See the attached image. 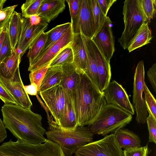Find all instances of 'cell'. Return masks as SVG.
I'll return each instance as SVG.
<instances>
[{
    "label": "cell",
    "mask_w": 156,
    "mask_h": 156,
    "mask_svg": "<svg viewBox=\"0 0 156 156\" xmlns=\"http://www.w3.org/2000/svg\"><path fill=\"white\" fill-rule=\"evenodd\" d=\"M1 110L5 126L17 140L34 144L46 141L41 115L11 103L4 104Z\"/></svg>",
    "instance_id": "cell-1"
},
{
    "label": "cell",
    "mask_w": 156,
    "mask_h": 156,
    "mask_svg": "<svg viewBox=\"0 0 156 156\" xmlns=\"http://www.w3.org/2000/svg\"><path fill=\"white\" fill-rule=\"evenodd\" d=\"M72 95L78 126L89 125L106 104L101 92L84 74Z\"/></svg>",
    "instance_id": "cell-2"
},
{
    "label": "cell",
    "mask_w": 156,
    "mask_h": 156,
    "mask_svg": "<svg viewBox=\"0 0 156 156\" xmlns=\"http://www.w3.org/2000/svg\"><path fill=\"white\" fill-rule=\"evenodd\" d=\"M48 120L46 136L60 147L65 156H72L81 147L93 141L94 134L88 127L78 126L75 129L66 130L50 117H48Z\"/></svg>",
    "instance_id": "cell-3"
},
{
    "label": "cell",
    "mask_w": 156,
    "mask_h": 156,
    "mask_svg": "<svg viewBox=\"0 0 156 156\" xmlns=\"http://www.w3.org/2000/svg\"><path fill=\"white\" fill-rule=\"evenodd\" d=\"M132 119L130 114L114 105L106 104L88 127L94 134L105 136L124 128Z\"/></svg>",
    "instance_id": "cell-4"
},
{
    "label": "cell",
    "mask_w": 156,
    "mask_h": 156,
    "mask_svg": "<svg viewBox=\"0 0 156 156\" xmlns=\"http://www.w3.org/2000/svg\"><path fill=\"white\" fill-rule=\"evenodd\" d=\"M0 154L5 156H65L60 147L47 139L39 144H31L11 139L0 146Z\"/></svg>",
    "instance_id": "cell-5"
},
{
    "label": "cell",
    "mask_w": 156,
    "mask_h": 156,
    "mask_svg": "<svg viewBox=\"0 0 156 156\" xmlns=\"http://www.w3.org/2000/svg\"><path fill=\"white\" fill-rule=\"evenodd\" d=\"M122 14L124 29L118 41L126 50L129 46L142 25L147 22L137 0H126L124 2Z\"/></svg>",
    "instance_id": "cell-6"
},
{
    "label": "cell",
    "mask_w": 156,
    "mask_h": 156,
    "mask_svg": "<svg viewBox=\"0 0 156 156\" xmlns=\"http://www.w3.org/2000/svg\"><path fill=\"white\" fill-rule=\"evenodd\" d=\"M75 156H123V150L116 140L115 133L81 147Z\"/></svg>",
    "instance_id": "cell-7"
},
{
    "label": "cell",
    "mask_w": 156,
    "mask_h": 156,
    "mask_svg": "<svg viewBox=\"0 0 156 156\" xmlns=\"http://www.w3.org/2000/svg\"><path fill=\"white\" fill-rule=\"evenodd\" d=\"M144 73V62L141 60L138 63L135 70L133 92L132 105L136 113V120L140 124L145 123L148 116L144 99L143 96L145 83Z\"/></svg>",
    "instance_id": "cell-8"
},
{
    "label": "cell",
    "mask_w": 156,
    "mask_h": 156,
    "mask_svg": "<svg viewBox=\"0 0 156 156\" xmlns=\"http://www.w3.org/2000/svg\"><path fill=\"white\" fill-rule=\"evenodd\" d=\"M39 93L57 124L66 104V92L62 86L58 85Z\"/></svg>",
    "instance_id": "cell-9"
},
{
    "label": "cell",
    "mask_w": 156,
    "mask_h": 156,
    "mask_svg": "<svg viewBox=\"0 0 156 156\" xmlns=\"http://www.w3.org/2000/svg\"><path fill=\"white\" fill-rule=\"evenodd\" d=\"M0 83L12 96L16 104L24 108L30 109L32 103L25 90L19 68L17 69L11 79L5 78L0 75Z\"/></svg>",
    "instance_id": "cell-10"
},
{
    "label": "cell",
    "mask_w": 156,
    "mask_h": 156,
    "mask_svg": "<svg viewBox=\"0 0 156 156\" xmlns=\"http://www.w3.org/2000/svg\"><path fill=\"white\" fill-rule=\"evenodd\" d=\"M103 94L106 104L114 105L132 115L134 114L135 109L126 91L115 80L109 83Z\"/></svg>",
    "instance_id": "cell-11"
},
{
    "label": "cell",
    "mask_w": 156,
    "mask_h": 156,
    "mask_svg": "<svg viewBox=\"0 0 156 156\" xmlns=\"http://www.w3.org/2000/svg\"><path fill=\"white\" fill-rule=\"evenodd\" d=\"M71 23L73 34L81 33L92 39L95 34V30L88 0H81L79 12Z\"/></svg>",
    "instance_id": "cell-12"
},
{
    "label": "cell",
    "mask_w": 156,
    "mask_h": 156,
    "mask_svg": "<svg viewBox=\"0 0 156 156\" xmlns=\"http://www.w3.org/2000/svg\"><path fill=\"white\" fill-rule=\"evenodd\" d=\"M112 21L108 16L92 41L106 59L110 60L115 51V41L111 24Z\"/></svg>",
    "instance_id": "cell-13"
},
{
    "label": "cell",
    "mask_w": 156,
    "mask_h": 156,
    "mask_svg": "<svg viewBox=\"0 0 156 156\" xmlns=\"http://www.w3.org/2000/svg\"><path fill=\"white\" fill-rule=\"evenodd\" d=\"M72 27L58 41L52 45L29 66L28 71L31 72L47 65L63 48L70 45L73 39Z\"/></svg>",
    "instance_id": "cell-14"
},
{
    "label": "cell",
    "mask_w": 156,
    "mask_h": 156,
    "mask_svg": "<svg viewBox=\"0 0 156 156\" xmlns=\"http://www.w3.org/2000/svg\"><path fill=\"white\" fill-rule=\"evenodd\" d=\"M48 26V23L43 21L39 24L32 25L29 18H23L21 34L16 48L21 51V58L30 45Z\"/></svg>",
    "instance_id": "cell-15"
},
{
    "label": "cell",
    "mask_w": 156,
    "mask_h": 156,
    "mask_svg": "<svg viewBox=\"0 0 156 156\" xmlns=\"http://www.w3.org/2000/svg\"><path fill=\"white\" fill-rule=\"evenodd\" d=\"M89 41L97 68L100 90L103 93L110 82L111 79L110 63L106 59L92 40L89 38Z\"/></svg>",
    "instance_id": "cell-16"
},
{
    "label": "cell",
    "mask_w": 156,
    "mask_h": 156,
    "mask_svg": "<svg viewBox=\"0 0 156 156\" xmlns=\"http://www.w3.org/2000/svg\"><path fill=\"white\" fill-rule=\"evenodd\" d=\"M69 46L73 53V64L78 73L84 74L87 67V58L81 33L73 34V41Z\"/></svg>",
    "instance_id": "cell-17"
},
{
    "label": "cell",
    "mask_w": 156,
    "mask_h": 156,
    "mask_svg": "<svg viewBox=\"0 0 156 156\" xmlns=\"http://www.w3.org/2000/svg\"><path fill=\"white\" fill-rule=\"evenodd\" d=\"M62 80L60 84L65 92L72 95L80 81L81 74L78 73L73 63L61 66Z\"/></svg>",
    "instance_id": "cell-18"
},
{
    "label": "cell",
    "mask_w": 156,
    "mask_h": 156,
    "mask_svg": "<svg viewBox=\"0 0 156 156\" xmlns=\"http://www.w3.org/2000/svg\"><path fill=\"white\" fill-rule=\"evenodd\" d=\"M64 0H44L39 9L38 15L42 20L50 23L65 9Z\"/></svg>",
    "instance_id": "cell-19"
},
{
    "label": "cell",
    "mask_w": 156,
    "mask_h": 156,
    "mask_svg": "<svg viewBox=\"0 0 156 156\" xmlns=\"http://www.w3.org/2000/svg\"><path fill=\"white\" fill-rule=\"evenodd\" d=\"M66 94V104L58 122L57 124L63 130H72L75 129L78 127L77 122L73 107L72 95Z\"/></svg>",
    "instance_id": "cell-20"
},
{
    "label": "cell",
    "mask_w": 156,
    "mask_h": 156,
    "mask_svg": "<svg viewBox=\"0 0 156 156\" xmlns=\"http://www.w3.org/2000/svg\"><path fill=\"white\" fill-rule=\"evenodd\" d=\"M82 35L86 48L87 58V67L84 74L100 90V82L97 68L90 44L89 38L82 34Z\"/></svg>",
    "instance_id": "cell-21"
},
{
    "label": "cell",
    "mask_w": 156,
    "mask_h": 156,
    "mask_svg": "<svg viewBox=\"0 0 156 156\" xmlns=\"http://www.w3.org/2000/svg\"><path fill=\"white\" fill-rule=\"evenodd\" d=\"M114 133L116 140L122 149H129L141 146V140L138 136L128 129H121Z\"/></svg>",
    "instance_id": "cell-22"
},
{
    "label": "cell",
    "mask_w": 156,
    "mask_h": 156,
    "mask_svg": "<svg viewBox=\"0 0 156 156\" xmlns=\"http://www.w3.org/2000/svg\"><path fill=\"white\" fill-rule=\"evenodd\" d=\"M23 17L20 13L14 11L10 17L8 25V32L11 48H16L21 31Z\"/></svg>",
    "instance_id": "cell-23"
},
{
    "label": "cell",
    "mask_w": 156,
    "mask_h": 156,
    "mask_svg": "<svg viewBox=\"0 0 156 156\" xmlns=\"http://www.w3.org/2000/svg\"><path fill=\"white\" fill-rule=\"evenodd\" d=\"M21 58L12 48L9 57L5 59L0 65V75L8 79L12 78L17 69L19 68Z\"/></svg>",
    "instance_id": "cell-24"
},
{
    "label": "cell",
    "mask_w": 156,
    "mask_h": 156,
    "mask_svg": "<svg viewBox=\"0 0 156 156\" xmlns=\"http://www.w3.org/2000/svg\"><path fill=\"white\" fill-rule=\"evenodd\" d=\"M148 23H144L138 30L127 48L129 52L151 43L153 37Z\"/></svg>",
    "instance_id": "cell-25"
},
{
    "label": "cell",
    "mask_w": 156,
    "mask_h": 156,
    "mask_svg": "<svg viewBox=\"0 0 156 156\" xmlns=\"http://www.w3.org/2000/svg\"><path fill=\"white\" fill-rule=\"evenodd\" d=\"M61 66L49 67L41 83L38 92L59 85L61 81Z\"/></svg>",
    "instance_id": "cell-26"
},
{
    "label": "cell",
    "mask_w": 156,
    "mask_h": 156,
    "mask_svg": "<svg viewBox=\"0 0 156 156\" xmlns=\"http://www.w3.org/2000/svg\"><path fill=\"white\" fill-rule=\"evenodd\" d=\"M71 27V23L68 22L58 25L46 32L47 39L45 43L42 51L37 58L43 54L52 45L59 40L69 30Z\"/></svg>",
    "instance_id": "cell-27"
},
{
    "label": "cell",
    "mask_w": 156,
    "mask_h": 156,
    "mask_svg": "<svg viewBox=\"0 0 156 156\" xmlns=\"http://www.w3.org/2000/svg\"><path fill=\"white\" fill-rule=\"evenodd\" d=\"M46 39V33L44 31L30 46L27 54L29 60V66L33 64L39 55L44 48Z\"/></svg>",
    "instance_id": "cell-28"
},
{
    "label": "cell",
    "mask_w": 156,
    "mask_h": 156,
    "mask_svg": "<svg viewBox=\"0 0 156 156\" xmlns=\"http://www.w3.org/2000/svg\"><path fill=\"white\" fill-rule=\"evenodd\" d=\"M88 1L94 25L95 35L103 24L107 16H105L101 11L97 0Z\"/></svg>",
    "instance_id": "cell-29"
},
{
    "label": "cell",
    "mask_w": 156,
    "mask_h": 156,
    "mask_svg": "<svg viewBox=\"0 0 156 156\" xmlns=\"http://www.w3.org/2000/svg\"><path fill=\"white\" fill-rule=\"evenodd\" d=\"M73 51L69 45L57 54L49 63V67L61 66L65 64L73 63Z\"/></svg>",
    "instance_id": "cell-30"
},
{
    "label": "cell",
    "mask_w": 156,
    "mask_h": 156,
    "mask_svg": "<svg viewBox=\"0 0 156 156\" xmlns=\"http://www.w3.org/2000/svg\"><path fill=\"white\" fill-rule=\"evenodd\" d=\"M44 0H26L21 6L23 17L29 18L32 16L38 15L40 7Z\"/></svg>",
    "instance_id": "cell-31"
},
{
    "label": "cell",
    "mask_w": 156,
    "mask_h": 156,
    "mask_svg": "<svg viewBox=\"0 0 156 156\" xmlns=\"http://www.w3.org/2000/svg\"><path fill=\"white\" fill-rule=\"evenodd\" d=\"M141 11L147 22L154 17L156 11L155 0H137Z\"/></svg>",
    "instance_id": "cell-32"
},
{
    "label": "cell",
    "mask_w": 156,
    "mask_h": 156,
    "mask_svg": "<svg viewBox=\"0 0 156 156\" xmlns=\"http://www.w3.org/2000/svg\"><path fill=\"white\" fill-rule=\"evenodd\" d=\"M144 101L147 112L156 119V100L145 83L144 87Z\"/></svg>",
    "instance_id": "cell-33"
},
{
    "label": "cell",
    "mask_w": 156,
    "mask_h": 156,
    "mask_svg": "<svg viewBox=\"0 0 156 156\" xmlns=\"http://www.w3.org/2000/svg\"><path fill=\"white\" fill-rule=\"evenodd\" d=\"M48 68L49 65H47L30 72L29 74L30 83H34L36 85L37 88L38 92Z\"/></svg>",
    "instance_id": "cell-34"
},
{
    "label": "cell",
    "mask_w": 156,
    "mask_h": 156,
    "mask_svg": "<svg viewBox=\"0 0 156 156\" xmlns=\"http://www.w3.org/2000/svg\"><path fill=\"white\" fill-rule=\"evenodd\" d=\"M12 48L8 32V29L6 33L0 51V65L10 55Z\"/></svg>",
    "instance_id": "cell-35"
},
{
    "label": "cell",
    "mask_w": 156,
    "mask_h": 156,
    "mask_svg": "<svg viewBox=\"0 0 156 156\" xmlns=\"http://www.w3.org/2000/svg\"><path fill=\"white\" fill-rule=\"evenodd\" d=\"M149 150L147 145L143 147L124 150L123 156H148Z\"/></svg>",
    "instance_id": "cell-36"
},
{
    "label": "cell",
    "mask_w": 156,
    "mask_h": 156,
    "mask_svg": "<svg viewBox=\"0 0 156 156\" xmlns=\"http://www.w3.org/2000/svg\"><path fill=\"white\" fill-rule=\"evenodd\" d=\"M149 133V142L156 144V119L149 115L146 119Z\"/></svg>",
    "instance_id": "cell-37"
},
{
    "label": "cell",
    "mask_w": 156,
    "mask_h": 156,
    "mask_svg": "<svg viewBox=\"0 0 156 156\" xmlns=\"http://www.w3.org/2000/svg\"><path fill=\"white\" fill-rule=\"evenodd\" d=\"M70 11L71 21L78 15L80 9L81 0H66Z\"/></svg>",
    "instance_id": "cell-38"
},
{
    "label": "cell",
    "mask_w": 156,
    "mask_h": 156,
    "mask_svg": "<svg viewBox=\"0 0 156 156\" xmlns=\"http://www.w3.org/2000/svg\"><path fill=\"white\" fill-rule=\"evenodd\" d=\"M0 99L5 104H16L12 96L0 83Z\"/></svg>",
    "instance_id": "cell-39"
},
{
    "label": "cell",
    "mask_w": 156,
    "mask_h": 156,
    "mask_svg": "<svg viewBox=\"0 0 156 156\" xmlns=\"http://www.w3.org/2000/svg\"><path fill=\"white\" fill-rule=\"evenodd\" d=\"M17 5H14L3 8L0 10V21L5 20L10 18Z\"/></svg>",
    "instance_id": "cell-40"
},
{
    "label": "cell",
    "mask_w": 156,
    "mask_h": 156,
    "mask_svg": "<svg viewBox=\"0 0 156 156\" xmlns=\"http://www.w3.org/2000/svg\"><path fill=\"white\" fill-rule=\"evenodd\" d=\"M147 77L152 87L156 93V63H154L147 72Z\"/></svg>",
    "instance_id": "cell-41"
},
{
    "label": "cell",
    "mask_w": 156,
    "mask_h": 156,
    "mask_svg": "<svg viewBox=\"0 0 156 156\" xmlns=\"http://www.w3.org/2000/svg\"><path fill=\"white\" fill-rule=\"evenodd\" d=\"M99 6L105 16H107L108 11L111 6L116 0H97Z\"/></svg>",
    "instance_id": "cell-42"
},
{
    "label": "cell",
    "mask_w": 156,
    "mask_h": 156,
    "mask_svg": "<svg viewBox=\"0 0 156 156\" xmlns=\"http://www.w3.org/2000/svg\"><path fill=\"white\" fill-rule=\"evenodd\" d=\"M25 90L28 94L31 95H36L38 92V89L37 86L34 83H30V84L24 86Z\"/></svg>",
    "instance_id": "cell-43"
},
{
    "label": "cell",
    "mask_w": 156,
    "mask_h": 156,
    "mask_svg": "<svg viewBox=\"0 0 156 156\" xmlns=\"http://www.w3.org/2000/svg\"><path fill=\"white\" fill-rule=\"evenodd\" d=\"M6 128L3 121L0 118V143L2 142L7 136Z\"/></svg>",
    "instance_id": "cell-44"
},
{
    "label": "cell",
    "mask_w": 156,
    "mask_h": 156,
    "mask_svg": "<svg viewBox=\"0 0 156 156\" xmlns=\"http://www.w3.org/2000/svg\"><path fill=\"white\" fill-rule=\"evenodd\" d=\"M29 18L31 23L33 25L39 24L42 21L41 17L38 15L32 16Z\"/></svg>",
    "instance_id": "cell-45"
},
{
    "label": "cell",
    "mask_w": 156,
    "mask_h": 156,
    "mask_svg": "<svg viewBox=\"0 0 156 156\" xmlns=\"http://www.w3.org/2000/svg\"><path fill=\"white\" fill-rule=\"evenodd\" d=\"M8 25L3 29L0 35V51L3 44L8 29Z\"/></svg>",
    "instance_id": "cell-46"
},
{
    "label": "cell",
    "mask_w": 156,
    "mask_h": 156,
    "mask_svg": "<svg viewBox=\"0 0 156 156\" xmlns=\"http://www.w3.org/2000/svg\"><path fill=\"white\" fill-rule=\"evenodd\" d=\"M10 18H8L4 21H0V29L5 27L8 25Z\"/></svg>",
    "instance_id": "cell-47"
},
{
    "label": "cell",
    "mask_w": 156,
    "mask_h": 156,
    "mask_svg": "<svg viewBox=\"0 0 156 156\" xmlns=\"http://www.w3.org/2000/svg\"><path fill=\"white\" fill-rule=\"evenodd\" d=\"M6 1V0H0V10L3 9L4 4Z\"/></svg>",
    "instance_id": "cell-48"
},
{
    "label": "cell",
    "mask_w": 156,
    "mask_h": 156,
    "mask_svg": "<svg viewBox=\"0 0 156 156\" xmlns=\"http://www.w3.org/2000/svg\"><path fill=\"white\" fill-rule=\"evenodd\" d=\"M6 27H4V28H1V29H0V35H1V33H2V30H3V29H4V28Z\"/></svg>",
    "instance_id": "cell-49"
},
{
    "label": "cell",
    "mask_w": 156,
    "mask_h": 156,
    "mask_svg": "<svg viewBox=\"0 0 156 156\" xmlns=\"http://www.w3.org/2000/svg\"><path fill=\"white\" fill-rule=\"evenodd\" d=\"M0 156H5V155H2V154H0Z\"/></svg>",
    "instance_id": "cell-50"
}]
</instances>
